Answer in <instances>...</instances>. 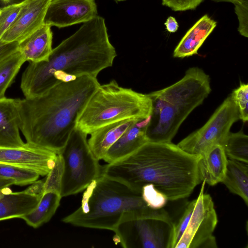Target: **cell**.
I'll use <instances>...</instances> for the list:
<instances>
[{
	"mask_svg": "<svg viewBox=\"0 0 248 248\" xmlns=\"http://www.w3.org/2000/svg\"><path fill=\"white\" fill-rule=\"evenodd\" d=\"M100 85L96 77L82 76L35 97L17 99L19 129L27 142L59 154Z\"/></svg>",
	"mask_w": 248,
	"mask_h": 248,
	"instance_id": "1",
	"label": "cell"
},
{
	"mask_svg": "<svg viewBox=\"0 0 248 248\" xmlns=\"http://www.w3.org/2000/svg\"><path fill=\"white\" fill-rule=\"evenodd\" d=\"M199 157L171 142H147L130 155L102 166L101 174L140 193L143 186L153 184L169 201H174L188 197L201 183Z\"/></svg>",
	"mask_w": 248,
	"mask_h": 248,
	"instance_id": "2",
	"label": "cell"
},
{
	"mask_svg": "<svg viewBox=\"0 0 248 248\" xmlns=\"http://www.w3.org/2000/svg\"><path fill=\"white\" fill-rule=\"evenodd\" d=\"M117 55L103 17L96 16L52 49L47 61L29 62L20 88L26 98L39 96L58 84L53 74L62 71L79 77H96L111 67Z\"/></svg>",
	"mask_w": 248,
	"mask_h": 248,
	"instance_id": "3",
	"label": "cell"
},
{
	"mask_svg": "<svg viewBox=\"0 0 248 248\" xmlns=\"http://www.w3.org/2000/svg\"><path fill=\"white\" fill-rule=\"evenodd\" d=\"M127 214L172 222L165 210L150 207L141 193L102 174L85 189L80 206L62 221L77 227L114 231Z\"/></svg>",
	"mask_w": 248,
	"mask_h": 248,
	"instance_id": "4",
	"label": "cell"
},
{
	"mask_svg": "<svg viewBox=\"0 0 248 248\" xmlns=\"http://www.w3.org/2000/svg\"><path fill=\"white\" fill-rule=\"evenodd\" d=\"M211 91L209 76L193 67L176 82L148 93L152 106L146 130L148 142H171L182 123Z\"/></svg>",
	"mask_w": 248,
	"mask_h": 248,
	"instance_id": "5",
	"label": "cell"
},
{
	"mask_svg": "<svg viewBox=\"0 0 248 248\" xmlns=\"http://www.w3.org/2000/svg\"><path fill=\"white\" fill-rule=\"evenodd\" d=\"M152 106L148 94L120 86L115 80L100 85L79 116L76 127L87 135L105 125L128 119L151 116Z\"/></svg>",
	"mask_w": 248,
	"mask_h": 248,
	"instance_id": "6",
	"label": "cell"
},
{
	"mask_svg": "<svg viewBox=\"0 0 248 248\" xmlns=\"http://www.w3.org/2000/svg\"><path fill=\"white\" fill-rule=\"evenodd\" d=\"M87 136L76 127L59 154L63 162L62 197L84 190L101 175L102 166L90 149Z\"/></svg>",
	"mask_w": 248,
	"mask_h": 248,
	"instance_id": "7",
	"label": "cell"
},
{
	"mask_svg": "<svg viewBox=\"0 0 248 248\" xmlns=\"http://www.w3.org/2000/svg\"><path fill=\"white\" fill-rule=\"evenodd\" d=\"M173 222L125 215L114 231L113 240L124 248H171Z\"/></svg>",
	"mask_w": 248,
	"mask_h": 248,
	"instance_id": "8",
	"label": "cell"
},
{
	"mask_svg": "<svg viewBox=\"0 0 248 248\" xmlns=\"http://www.w3.org/2000/svg\"><path fill=\"white\" fill-rule=\"evenodd\" d=\"M239 120L237 108L231 95L216 109L206 123L177 145L191 155H201L212 146L223 144L233 124Z\"/></svg>",
	"mask_w": 248,
	"mask_h": 248,
	"instance_id": "9",
	"label": "cell"
},
{
	"mask_svg": "<svg viewBox=\"0 0 248 248\" xmlns=\"http://www.w3.org/2000/svg\"><path fill=\"white\" fill-rule=\"evenodd\" d=\"M205 184L202 182L190 219L175 248H217L213 232L217 224V217L211 197L204 193Z\"/></svg>",
	"mask_w": 248,
	"mask_h": 248,
	"instance_id": "10",
	"label": "cell"
},
{
	"mask_svg": "<svg viewBox=\"0 0 248 248\" xmlns=\"http://www.w3.org/2000/svg\"><path fill=\"white\" fill-rule=\"evenodd\" d=\"M57 154L27 142L17 148L0 147V164L15 166L46 176L54 166Z\"/></svg>",
	"mask_w": 248,
	"mask_h": 248,
	"instance_id": "11",
	"label": "cell"
},
{
	"mask_svg": "<svg viewBox=\"0 0 248 248\" xmlns=\"http://www.w3.org/2000/svg\"><path fill=\"white\" fill-rule=\"evenodd\" d=\"M96 16L94 0H51L44 24L61 28L84 23Z\"/></svg>",
	"mask_w": 248,
	"mask_h": 248,
	"instance_id": "12",
	"label": "cell"
},
{
	"mask_svg": "<svg viewBox=\"0 0 248 248\" xmlns=\"http://www.w3.org/2000/svg\"><path fill=\"white\" fill-rule=\"evenodd\" d=\"M51 0H24L14 22L0 39V45L19 43L44 24Z\"/></svg>",
	"mask_w": 248,
	"mask_h": 248,
	"instance_id": "13",
	"label": "cell"
},
{
	"mask_svg": "<svg viewBox=\"0 0 248 248\" xmlns=\"http://www.w3.org/2000/svg\"><path fill=\"white\" fill-rule=\"evenodd\" d=\"M150 116L137 121L110 147L103 158L107 164L120 160L132 154L148 142L146 130Z\"/></svg>",
	"mask_w": 248,
	"mask_h": 248,
	"instance_id": "14",
	"label": "cell"
},
{
	"mask_svg": "<svg viewBox=\"0 0 248 248\" xmlns=\"http://www.w3.org/2000/svg\"><path fill=\"white\" fill-rule=\"evenodd\" d=\"M17 99H0V147L17 148L24 143L19 133Z\"/></svg>",
	"mask_w": 248,
	"mask_h": 248,
	"instance_id": "15",
	"label": "cell"
},
{
	"mask_svg": "<svg viewBox=\"0 0 248 248\" xmlns=\"http://www.w3.org/2000/svg\"><path fill=\"white\" fill-rule=\"evenodd\" d=\"M41 196L26 189L12 192L9 187L3 189L0 191V221L20 218L36 207Z\"/></svg>",
	"mask_w": 248,
	"mask_h": 248,
	"instance_id": "16",
	"label": "cell"
},
{
	"mask_svg": "<svg viewBox=\"0 0 248 248\" xmlns=\"http://www.w3.org/2000/svg\"><path fill=\"white\" fill-rule=\"evenodd\" d=\"M228 158L221 145L212 146L200 155L198 161L199 180L214 186L221 183L225 175Z\"/></svg>",
	"mask_w": 248,
	"mask_h": 248,
	"instance_id": "17",
	"label": "cell"
},
{
	"mask_svg": "<svg viewBox=\"0 0 248 248\" xmlns=\"http://www.w3.org/2000/svg\"><path fill=\"white\" fill-rule=\"evenodd\" d=\"M51 26L44 24L18 43V50L26 61L38 62L47 61L52 48Z\"/></svg>",
	"mask_w": 248,
	"mask_h": 248,
	"instance_id": "18",
	"label": "cell"
},
{
	"mask_svg": "<svg viewBox=\"0 0 248 248\" xmlns=\"http://www.w3.org/2000/svg\"><path fill=\"white\" fill-rule=\"evenodd\" d=\"M217 26L207 15L199 19L186 32L174 50V58H184L198 54V50Z\"/></svg>",
	"mask_w": 248,
	"mask_h": 248,
	"instance_id": "19",
	"label": "cell"
},
{
	"mask_svg": "<svg viewBox=\"0 0 248 248\" xmlns=\"http://www.w3.org/2000/svg\"><path fill=\"white\" fill-rule=\"evenodd\" d=\"M141 119H128L103 126L91 134L88 143L92 153L102 160L110 147L137 121Z\"/></svg>",
	"mask_w": 248,
	"mask_h": 248,
	"instance_id": "20",
	"label": "cell"
},
{
	"mask_svg": "<svg viewBox=\"0 0 248 248\" xmlns=\"http://www.w3.org/2000/svg\"><path fill=\"white\" fill-rule=\"evenodd\" d=\"M62 198L58 192L43 193L36 207L20 218L33 228L40 227L48 222L54 216L60 204Z\"/></svg>",
	"mask_w": 248,
	"mask_h": 248,
	"instance_id": "21",
	"label": "cell"
},
{
	"mask_svg": "<svg viewBox=\"0 0 248 248\" xmlns=\"http://www.w3.org/2000/svg\"><path fill=\"white\" fill-rule=\"evenodd\" d=\"M232 193L240 197L248 205V165L228 159L227 169L222 181Z\"/></svg>",
	"mask_w": 248,
	"mask_h": 248,
	"instance_id": "22",
	"label": "cell"
},
{
	"mask_svg": "<svg viewBox=\"0 0 248 248\" xmlns=\"http://www.w3.org/2000/svg\"><path fill=\"white\" fill-rule=\"evenodd\" d=\"M25 62L22 54L17 50L0 64V99L5 97L6 90Z\"/></svg>",
	"mask_w": 248,
	"mask_h": 248,
	"instance_id": "23",
	"label": "cell"
},
{
	"mask_svg": "<svg viewBox=\"0 0 248 248\" xmlns=\"http://www.w3.org/2000/svg\"><path fill=\"white\" fill-rule=\"evenodd\" d=\"M222 146L229 159L248 163V136L243 131L230 132Z\"/></svg>",
	"mask_w": 248,
	"mask_h": 248,
	"instance_id": "24",
	"label": "cell"
},
{
	"mask_svg": "<svg viewBox=\"0 0 248 248\" xmlns=\"http://www.w3.org/2000/svg\"><path fill=\"white\" fill-rule=\"evenodd\" d=\"M0 176L14 180L16 185L24 186L35 182L40 175L34 171L24 168L0 164Z\"/></svg>",
	"mask_w": 248,
	"mask_h": 248,
	"instance_id": "25",
	"label": "cell"
},
{
	"mask_svg": "<svg viewBox=\"0 0 248 248\" xmlns=\"http://www.w3.org/2000/svg\"><path fill=\"white\" fill-rule=\"evenodd\" d=\"M63 172V162L62 156L57 154L55 164L44 181L43 193L53 191L61 194Z\"/></svg>",
	"mask_w": 248,
	"mask_h": 248,
	"instance_id": "26",
	"label": "cell"
},
{
	"mask_svg": "<svg viewBox=\"0 0 248 248\" xmlns=\"http://www.w3.org/2000/svg\"><path fill=\"white\" fill-rule=\"evenodd\" d=\"M236 105L239 119L243 123L248 121V84L241 83L239 86L233 90L230 94Z\"/></svg>",
	"mask_w": 248,
	"mask_h": 248,
	"instance_id": "27",
	"label": "cell"
},
{
	"mask_svg": "<svg viewBox=\"0 0 248 248\" xmlns=\"http://www.w3.org/2000/svg\"><path fill=\"white\" fill-rule=\"evenodd\" d=\"M141 195L147 205L154 209L163 208L169 201L163 193L151 184L142 187Z\"/></svg>",
	"mask_w": 248,
	"mask_h": 248,
	"instance_id": "28",
	"label": "cell"
},
{
	"mask_svg": "<svg viewBox=\"0 0 248 248\" xmlns=\"http://www.w3.org/2000/svg\"><path fill=\"white\" fill-rule=\"evenodd\" d=\"M195 203V199L186 206L178 221L173 225L171 248H175L183 234L191 217Z\"/></svg>",
	"mask_w": 248,
	"mask_h": 248,
	"instance_id": "29",
	"label": "cell"
},
{
	"mask_svg": "<svg viewBox=\"0 0 248 248\" xmlns=\"http://www.w3.org/2000/svg\"><path fill=\"white\" fill-rule=\"evenodd\" d=\"M22 2L7 5L0 9V39L16 18Z\"/></svg>",
	"mask_w": 248,
	"mask_h": 248,
	"instance_id": "30",
	"label": "cell"
},
{
	"mask_svg": "<svg viewBox=\"0 0 248 248\" xmlns=\"http://www.w3.org/2000/svg\"><path fill=\"white\" fill-rule=\"evenodd\" d=\"M204 0H162L163 5L174 11L195 9Z\"/></svg>",
	"mask_w": 248,
	"mask_h": 248,
	"instance_id": "31",
	"label": "cell"
},
{
	"mask_svg": "<svg viewBox=\"0 0 248 248\" xmlns=\"http://www.w3.org/2000/svg\"><path fill=\"white\" fill-rule=\"evenodd\" d=\"M235 12L239 20L238 30L240 34L248 37V4L235 5Z\"/></svg>",
	"mask_w": 248,
	"mask_h": 248,
	"instance_id": "32",
	"label": "cell"
},
{
	"mask_svg": "<svg viewBox=\"0 0 248 248\" xmlns=\"http://www.w3.org/2000/svg\"><path fill=\"white\" fill-rule=\"evenodd\" d=\"M18 45L17 42L0 45V64L18 50Z\"/></svg>",
	"mask_w": 248,
	"mask_h": 248,
	"instance_id": "33",
	"label": "cell"
},
{
	"mask_svg": "<svg viewBox=\"0 0 248 248\" xmlns=\"http://www.w3.org/2000/svg\"><path fill=\"white\" fill-rule=\"evenodd\" d=\"M53 77L56 82L59 83L61 82H67L75 80L77 77L69 74L62 71H57L53 74Z\"/></svg>",
	"mask_w": 248,
	"mask_h": 248,
	"instance_id": "34",
	"label": "cell"
},
{
	"mask_svg": "<svg viewBox=\"0 0 248 248\" xmlns=\"http://www.w3.org/2000/svg\"><path fill=\"white\" fill-rule=\"evenodd\" d=\"M165 25L167 31L170 32H176L179 27L175 18L172 16H169L167 19Z\"/></svg>",
	"mask_w": 248,
	"mask_h": 248,
	"instance_id": "35",
	"label": "cell"
},
{
	"mask_svg": "<svg viewBox=\"0 0 248 248\" xmlns=\"http://www.w3.org/2000/svg\"><path fill=\"white\" fill-rule=\"evenodd\" d=\"M15 184V182L14 180L0 176V191L3 189L10 187Z\"/></svg>",
	"mask_w": 248,
	"mask_h": 248,
	"instance_id": "36",
	"label": "cell"
},
{
	"mask_svg": "<svg viewBox=\"0 0 248 248\" xmlns=\"http://www.w3.org/2000/svg\"><path fill=\"white\" fill-rule=\"evenodd\" d=\"M216 2L226 1L232 2L234 5L242 4H248V0H213Z\"/></svg>",
	"mask_w": 248,
	"mask_h": 248,
	"instance_id": "37",
	"label": "cell"
},
{
	"mask_svg": "<svg viewBox=\"0 0 248 248\" xmlns=\"http://www.w3.org/2000/svg\"><path fill=\"white\" fill-rule=\"evenodd\" d=\"M11 1V0H0V2H2L3 3H5V4L9 3Z\"/></svg>",
	"mask_w": 248,
	"mask_h": 248,
	"instance_id": "38",
	"label": "cell"
},
{
	"mask_svg": "<svg viewBox=\"0 0 248 248\" xmlns=\"http://www.w3.org/2000/svg\"><path fill=\"white\" fill-rule=\"evenodd\" d=\"M117 1H124V0H116Z\"/></svg>",
	"mask_w": 248,
	"mask_h": 248,
	"instance_id": "39",
	"label": "cell"
}]
</instances>
